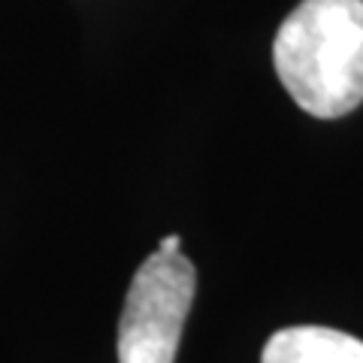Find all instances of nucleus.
<instances>
[{
  "label": "nucleus",
  "instance_id": "nucleus-1",
  "mask_svg": "<svg viewBox=\"0 0 363 363\" xmlns=\"http://www.w3.org/2000/svg\"><path fill=\"white\" fill-rule=\"evenodd\" d=\"M272 64L297 106L339 118L363 104V0H303L281 21Z\"/></svg>",
  "mask_w": 363,
  "mask_h": 363
},
{
  "label": "nucleus",
  "instance_id": "nucleus-2",
  "mask_svg": "<svg viewBox=\"0 0 363 363\" xmlns=\"http://www.w3.org/2000/svg\"><path fill=\"white\" fill-rule=\"evenodd\" d=\"M197 291L194 264L182 252L143 260L118 321V363H173Z\"/></svg>",
  "mask_w": 363,
  "mask_h": 363
},
{
  "label": "nucleus",
  "instance_id": "nucleus-3",
  "mask_svg": "<svg viewBox=\"0 0 363 363\" xmlns=\"http://www.w3.org/2000/svg\"><path fill=\"white\" fill-rule=\"evenodd\" d=\"M260 363H363V342L333 327H285L267 339Z\"/></svg>",
  "mask_w": 363,
  "mask_h": 363
},
{
  "label": "nucleus",
  "instance_id": "nucleus-4",
  "mask_svg": "<svg viewBox=\"0 0 363 363\" xmlns=\"http://www.w3.org/2000/svg\"><path fill=\"white\" fill-rule=\"evenodd\" d=\"M179 242H182L179 236H176V233H169V236H164L157 248H161V252H179Z\"/></svg>",
  "mask_w": 363,
  "mask_h": 363
}]
</instances>
